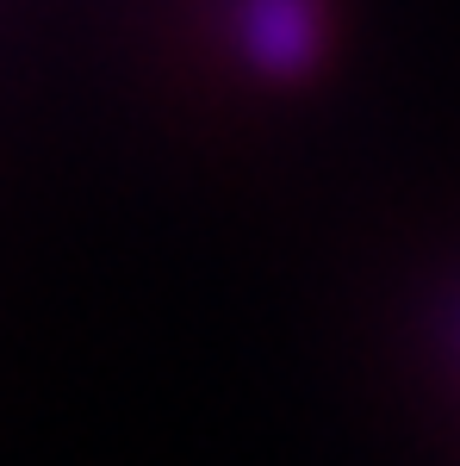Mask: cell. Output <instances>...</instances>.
<instances>
[{"instance_id": "cell-1", "label": "cell", "mask_w": 460, "mask_h": 466, "mask_svg": "<svg viewBox=\"0 0 460 466\" xmlns=\"http://www.w3.org/2000/svg\"><path fill=\"white\" fill-rule=\"evenodd\" d=\"M318 0H237V44L268 81H299L318 63Z\"/></svg>"}]
</instances>
